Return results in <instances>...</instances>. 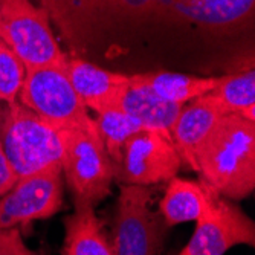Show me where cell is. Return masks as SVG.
<instances>
[{
  "instance_id": "obj_1",
  "label": "cell",
  "mask_w": 255,
  "mask_h": 255,
  "mask_svg": "<svg viewBox=\"0 0 255 255\" xmlns=\"http://www.w3.org/2000/svg\"><path fill=\"white\" fill-rule=\"evenodd\" d=\"M200 180L229 200H242L255 188V123L228 113L199 150Z\"/></svg>"
},
{
  "instance_id": "obj_2",
  "label": "cell",
  "mask_w": 255,
  "mask_h": 255,
  "mask_svg": "<svg viewBox=\"0 0 255 255\" xmlns=\"http://www.w3.org/2000/svg\"><path fill=\"white\" fill-rule=\"evenodd\" d=\"M0 144L18 177L61 164L58 130L18 101L0 107Z\"/></svg>"
},
{
  "instance_id": "obj_3",
  "label": "cell",
  "mask_w": 255,
  "mask_h": 255,
  "mask_svg": "<svg viewBox=\"0 0 255 255\" xmlns=\"http://www.w3.org/2000/svg\"><path fill=\"white\" fill-rule=\"evenodd\" d=\"M18 103L58 128H81L98 139L94 117L67 78L66 67H28L18 92Z\"/></svg>"
},
{
  "instance_id": "obj_4",
  "label": "cell",
  "mask_w": 255,
  "mask_h": 255,
  "mask_svg": "<svg viewBox=\"0 0 255 255\" xmlns=\"http://www.w3.org/2000/svg\"><path fill=\"white\" fill-rule=\"evenodd\" d=\"M0 38L26 69L67 64V57L51 29L48 12L32 0H0Z\"/></svg>"
},
{
  "instance_id": "obj_5",
  "label": "cell",
  "mask_w": 255,
  "mask_h": 255,
  "mask_svg": "<svg viewBox=\"0 0 255 255\" xmlns=\"http://www.w3.org/2000/svg\"><path fill=\"white\" fill-rule=\"evenodd\" d=\"M61 170L74 203L95 206L109 196L115 179L112 160L101 139L81 128H58Z\"/></svg>"
},
{
  "instance_id": "obj_6",
  "label": "cell",
  "mask_w": 255,
  "mask_h": 255,
  "mask_svg": "<svg viewBox=\"0 0 255 255\" xmlns=\"http://www.w3.org/2000/svg\"><path fill=\"white\" fill-rule=\"evenodd\" d=\"M202 182V180H200ZM203 208L180 255H225L237 245H255V223L240 208L202 182Z\"/></svg>"
},
{
  "instance_id": "obj_7",
  "label": "cell",
  "mask_w": 255,
  "mask_h": 255,
  "mask_svg": "<svg viewBox=\"0 0 255 255\" xmlns=\"http://www.w3.org/2000/svg\"><path fill=\"white\" fill-rule=\"evenodd\" d=\"M153 190L123 185L113 222L115 255H157L162 240L160 220L151 210Z\"/></svg>"
},
{
  "instance_id": "obj_8",
  "label": "cell",
  "mask_w": 255,
  "mask_h": 255,
  "mask_svg": "<svg viewBox=\"0 0 255 255\" xmlns=\"http://www.w3.org/2000/svg\"><path fill=\"white\" fill-rule=\"evenodd\" d=\"M61 176L60 164L18 177L12 190L0 199V231L57 214L63 206Z\"/></svg>"
},
{
  "instance_id": "obj_9",
  "label": "cell",
  "mask_w": 255,
  "mask_h": 255,
  "mask_svg": "<svg viewBox=\"0 0 255 255\" xmlns=\"http://www.w3.org/2000/svg\"><path fill=\"white\" fill-rule=\"evenodd\" d=\"M180 167L182 157L171 139L142 130L126 142L115 179L124 185L151 187L176 177Z\"/></svg>"
},
{
  "instance_id": "obj_10",
  "label": "cell",
  "mask_w": 255,
  "mask_h": 255,
  "mask_svg": "<svg viewBox=\"0 0 255 255\" xmlns=\"http://www.w3.org/2000/svg\"><path fill=\"white\" fill-rule=\"evenodd\" d=\"M225 115L228 113L211 97L210 92L182 107L171 128V137L182 162L191 170H197V153Z\"/></svg>"
},
{
  "instance_id": "obj_11",
  "label": "cell",
  "mask_w": 255,
  "mask_h": 255,
  "mask_svg": "<svg viewBox=\"0 0 255 255\" xmlns=\"http://www.w3.org/2000/svg\"><path fill=\"white\" fill-rule=\"evenodd\" d=\"M66 74L84 106L94 113L117 109L121 95L128 87V75L106 71L75 57L67 58Z\"/></svg>"
},
{
  "instance_id": "obj_12",
  "label": "cell",
  "mask_w": 255,
  "mask_h": 255,
  "mask_svg": "<svg viewBox=\"0 0 255 255\" xmlns=\"http://www.w3.org/2000/svg\"><path fill=\"white\" fill-rule=\"evenodd\" d=\"M252 12L254 0H174L167 15L206 31L223 32L243 25Z\"/></svg>"
},
{
  "instance_id": "obj_13",
  "label": "cell",
  "mask_w": 255,
  "mask_h": 255,
  "mask_svg": "<svg viewBox=\"0 0 255 255\" xmlns=\"http://www.w3.org/2000/svg\"><path fill=\"white\" fill-rule=\"evenodd\" d=\"M117 0H40L67 38H80L112 20Z\"/></svg>"
},
{
  "instance_id": "obj_14",
  "label": "cell",
  "mask_w": 255,
  "mask_h": 255,
  "mask_svg": "<svg viewBox=\"0 0 255 255\" xmlns=\"http://www.w3.org/2000/svg\"><path fill=\"white\" fill-rule=\"evenodd\" d=\"M183 106L168 103L159 98L145 87L133 86L128 81V87L121 95L117 109L126 112L128 117L136 120L145 130L156 131L171 139V128L179 117Z\"/></svg>"
},
{
  "instance_id": "obj_15",
  "label": "cell",
  "mask_w": 255,
  "mask_h": 255,
  "mask_svg": "<svg viewBox=\"0 0 255 255\" xmlns=\"http://www.w3.org/2000/svg\"><path fill=\"white\" fill-rule=\"evenodd\" d=\"M75 211L64 220V255H115L103 225L95 216V206L74 203Z\"/></svg>"
},
{
  "instance_id": "obj_16",
  "label": "cell",
  "mask_w": 255,
  "mask_h": 255,
  "mask_svg": "<svg viewBox=\"0 0 255 255\" xmlns=\"http://www.w3.org/2000/svg\"><path fill=\"white\" fill-rule=\"evenodd\" d=\"M128 81L133 86L145 87L159 98L179 106H185L208 94L216 86V78L213 77L206 78L164 71L128 75Z\"/></svg>"
},
{
  "instance_id": "obj_17",
  "label": "cell",
  "mask_w": 255,
  "mask_h": 255,
  "mask_svg": "<svg viewBox=\"0 0 255 255\" xmlns=\"http://www.w3.org/2000/svg\"><path fill=\"white\" fill-rule=\"evenodd\" d=\"M203 208L202 182L173 177L168 180L165 194L159 203V211L165 226L197 220Z\"/></svg>"
},
{
  "instance_id": "obj_18",
  "label": "cell",
  "mask_w": 255,
  "mask_h": 255,
  "mask_svg": "<svg viewBox=\"0 0 255 255\" xmlns=\"http://www.w3.org/2000/svg\"><path fill=\"white\" fill-rule=\"evenodd\" d=\"M210 94L226 113H237L245 120L255 123L254 69L216 78V86Z\"/></svg>"
},
{
  "instance_id": "obj_19",
  "label": "cell",
  "mask_w": 255,
  "mask_h": 255,
  "mask_svg": "<svg viewBox=\"0 0 255 255\" xmlns=\"http://www.w3.org/2000/svg\"><path fill=\"white\" fill-rule=\"evenodd\" d=\"M94 120H95L100 137L104 144V148L107 151V156L112 160L113 174H115V170L118 168L121 162L123 148L126 142L133 134L142 131L145 128L120 109L100 110L95 113Z\"/></svg>"
},
{
  "instance_id": "obj_20",
  "label": "cell",
  "mask_w": 255,
  "mask_h": 255,
  "mask_svg": "<svg viewBox=\"0 0 255 255\" xmlns=\"http://www.w3.org/2000/svg\"><path fill=\"white\" fill-rule=\"evenodd\" d=\"M26 67L15 52L0 38V101L11 106L18 101Z\"/></svg>"
},
{
  "instance_id": "obj_21",
  "label": "cell",
  "mask_w": 255,
  "mask_h": 255,
  "mask_svg": "<svg viewBox=\"0 0 255 255\" xmlns=\"http://www.w3.org/2000/svg\"><path fill=\"white\" fill-rule=\"evenodd\" d=\"M174 0H117L112 18H147L167 15Z\"/></svg>"
},
{
  "instance_id": "obj_22",
  "label": "cell",
  "mask_w": 255,
  "mask_h": 255,
  "mask_svg": "<svg viewBox=\"0 0 255 255\" xmlns=\"http://www.w3.org/2000/svg\"><path fill=\"white\" fill-rule=\"evenodd\" d=\"M0 255H38L23 242L17 228L0 231Z\"/></svg>"
},
{
  "instance_id": "obj_23",
  "label": "cell",
  "mask_w": 255,
  "mask_h": 255,
  "mask_svg": "<svg viewBox=\"0 0 255 255\" xmlns=\"http://www.w3.org/2000/svg\"><path fill=\"white\" fill-rule=\"evenodd\" d=\"M17 180H18V176L14 171L9 159L6 157L2 144H0V199L12 190Z\"/></svg>"
}]
</instances>
